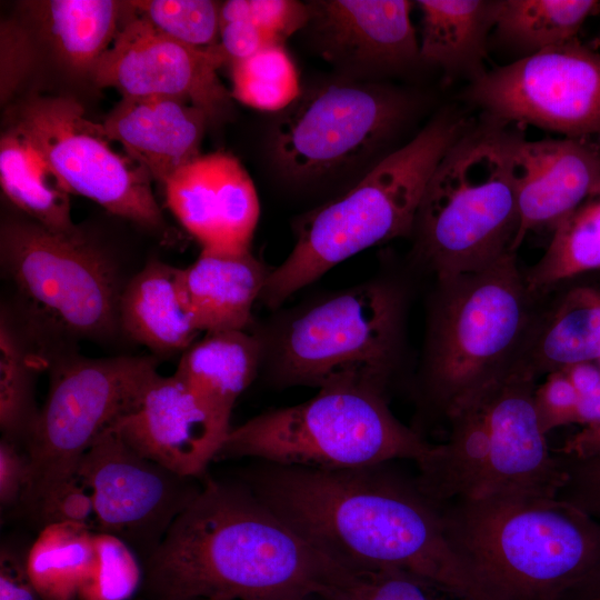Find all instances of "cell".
Instances as JSON below:
<instances>
[{"label":"cell","instance_id":"cell-41","mask_svg":"<svg viewBox=\"0 0 600 600\" xmlns=\"http://www.w3.org/2000/svg\"><path fill=\"white\" fill-rule=\"evenodd\" d=\"M560 458L564 478L557 497L600 522V456Z\"/></svg>","mask_w":600,"mask_h":600},{"label":"cell","instance_id":"cell-4","mask_svg":"<svg viewBox=\"0 0 600 600\" xmlns=\"http://www.w3.org/2000/svg\"><path fill=\"white\" fill-rule=\"evenodd\" d=\"M520 127L481 118L446 152L421 199L412 258L434 281L480 271L513 252L519 229Z\"/></svg>","mask_w":600,"mask_h":600},{"label":"cell","instance_id":"cell-15","mask_svg":"<svg viewBox=\"0 0 600 600\" xmlns=\"http://www.w3.org/2000/svg\"><path fill=\"white\" fill-rule=\"evenodd\" d=\"M77 476L91 492L96 531L122 539L142 562L203 484L142 457L113 428L86 451Z\"/></svg>","mask_w":600,"mask_h":600},{"label":"cell","instance_id":"cell-29","mask_svg":"<svg viewBox=\"0 0 600 600\" xmlns=\"http://www.w3.org/2000/svg\"><path fill=\"white\" fill-rule=\"evenodd\" d=\"M599 12L597 0H498L492 37L520 60L578 39L587 19Z\"/></svg>","mask_w":600,"mask_h":600},{"label":"cell","instance_id":"cell-22","mask_svg":"<svg viewBox=\"0 0 600 600\" xmlns=\"http://www.w3.org/2000/svg\"><path fill=\"white\" fill-rule=\"evenodd\" d=\"M208 116L187 100L172 97H122L102 124L153 180L164 184L200 156Z\"/></svg>","mask_w":600,"mask_h":600},{"label":"cell","instance_id":"cell-12","mask_svg":"<svg viewBox=\"0 0 600 600\" xmlns=\"http://www.w3.org/2000/svg\"><path fill=\"white\" fill-rule=\"evenodd\" d=\"M11 128L37 149L69 193L144 228L163 229L151 176L111 147L103 124L91 121L76 99L31 94L14 107Z\"/></svg>","mask_w":600,"mask_h":600},{"label":"cell","instance_id":"cell-30","mask_svg":"<svg viewBox=\"0 0 600 600\" xmlns=\"http://www.w3.org/2000/svg\"><path fill=\"white\" fill-rule=\"evenodd\" d=\"M94 532L91 527L67 522L40 528L26 562L43 600H79L94 563Z\"/></svg>","mask_w":600,"mask_h":600},{"label":"cell","instance_id":"cell-26","mask_svg":"<svg viewBox=\"0 0 600 600\" xmlns=\"http://www.w3.org/2000/svg\"><path fill=\"white\" fill-rule=\"evenodd\" d=\"M39 33L61 64L90 76L118 36L128 1L46 0L24 2Z\"/></svg>","mask_w":600,"mask_h":600},{"label":"cell","instance_id":"cell-42","mask_svg":"<svg viewBox=\"0 0 600 600\" xmlns=\"http://www.w3.org/2000/svg\"><path fill=\"white\" fill-rule=\"evenodd\" d=\"M282 42L269 31L248 20H233L220 24L219 46L232 62L244 60Z\"/></svg>","mask_w":600,"mask_h":600},{"label":"cell","instance_id":"cell-19","mask_svg":"<svg viewBox=\"0 0 600 600\" xmlns=\"http://www.w3.org/2000/svg\"><path fill=\"white\" fill-rule=\"evenodd\" d=\"M309 22L320 53L348 70L398 74L420 61L411 1H311Z\"/></svg>","mask_w":600,"mask_h":600},{"label":"cell","instance_id":"cell-7","mask_svg":"<svg viewBox=\"0 0 600 600\" xmlns=\"http://www.w3.org/2000/svg\"><path fill=\"white\" fill-rule=\"evenodd\" d=\"M536 303L516 253L477 272L434 281L419 399L443 420L507 370Z\"/></svg>","mask_w":600,"mask_h":600},{"label":"cell","instance_id":"cell-36","mask_svg":"<svg viewBox=\"0 0 600 600\" xmlns=\"http://www.w3.org/2000/svg\"><path fill=\"white\" fill-rule=\"evenodd\" d=\"M248 20L272 33L281 42L309 22V8L293 0H229L221 4L220 24Z\"/></svg>","mask_w":600,"mask_h":600},{"label":"cell","instance_id":"cell-6","mask_svg":"<svg viewBox=\"0 0 600 600\" xmlns=\"http://www.w3.org/2000/svg\"><path fill=\"white\" fill-rule=\"evenodd\" d=\"M537 381L504 372L447 416L448 436L417 461L416 483L436 504L500 496H557L560 456L534 409Z\"/></svg>","mask_w":600,"mask_h":600},{"label":"cell","instance_id":"cell-38","mask_svg":"<svg viewBox=\"0 0 600 600\" xmlns=\"http://www.w3.org/2000/svg\"><path fill=\"white\" fill-rule=\"evenodd\" d=\"M27 510L40 528L62 522L96 527L91 492L78 476L49 488Z\"/></svg>","mask_w":600,"mask_h":600},{"label":"cell","instance_id":"cell-2","mask_svg":"<svg viewBox=\"0 0 600 600\" xmlns=\"http://www.w3.org/2000/svg\"><path fill=\"white\" fill-rule=\"evenodd\" d=\"M142 567L149 600H351L357 582L248 484L213 479Z\"/></svg>","mask_w":600,"mask_h":600},{"label":"cell","instance_id":"cell-39","mask_svg":"<svg viewBox=\"0 0 600 600\" xmlns=\"http://www.w3.org/2000/svg\"><path fill=\"white\" fill-rule=\"evenodd\" d=\"M534 409L544 434L556 428L577 424L579 394L564 370L553 371L537 384Z\"/></svg>","mask_w":600,"mask_h":600},{"label":"cell","instance_id":"cell-43","mask_svg":"<svg viewBox=\"0 0 600 600\" xmlns=\"http://www.w3.org/2000/svg\"><path fill=\"white\" fill-rule=\"evenodd\" d=\"M30 481V461L17 442L2 437L0 441V504L21 506Z\"/></svg>","mask_w":600,"mask_h":600},{"label":"cell","instance_id":"cell-13","mask_svg":"<svg viewBox=\"0 0 600 600\" xmlns=\"http://www.w3.org/2000/svg\"><path fill=\"white\" fill-rule=\"evenodd\" d=\"M1 263L21 296L67 333L102 338L119 329L116 271L84 234L8 221L1 228Z\"/></svg>","mask_w":600,"mask_h":600},{"label":"cell","instance_id":"cell-11","mask_svg":"<svg viewBox=\"0 0 600 600\" xmlns=\"http://www.w3.org/2000/svg\"><path fill=\"white\" fill-rule=\"evenodd\" d=\"M157 374L151 356H76L56 363L26 442L30 481L21 506L28 509L56 483L77 477L86 451L132 409Z\"/></svg>","mask_w":600,"mask_h":600},{"label":"cell","instance_id":"cell-20","mask_svg":"<svg viewBox=\"0 0 600 600\" xmlns=\"http://www.w3.org/2000/svg\"><path fill=\"white\" fill-rule=\"evenodd\" d=\"M582 362L600 363V272L536 294L531 317L504 372L537 381Z\"/></svg>","mask_w":600,"mask_h":600},{"label":"cell","instance_id":"cell-17","mask_svg":"<svg viewBox=\"0 0 600 600\" xmlns=\"http://www.w3.org/2000/svg\"><path fill=\"white\" fill-rule=\"evenodd\" d=\"M112 428L142 457L181 477L198 479L217 460L232 429L230 419L181 379L159 373Z\"/></svg>","mask_w":600,"mask_h":600},{"label":"cell","instance_id":"cell-18","mask_svg":"<svg viewBox=\"0 0 600 600\" xmlns=\"http://www.w3.org/2000/svg\"><path fill=\"white\" fill-rule=\"evenodd\" d=\"M163 188L168 208L203 250L250 251L260 206L252 179L234 156L200 154Z\"/></svg>","mask_w":600,"mask_h":600},{"label":"cell","instance_id":"cell-37","mask_svg":"<svg viewBox=\"0 0 600 600\" xmlns=\"http://www.w3.org/2000/svg\"><path fill=\"white\" fill-rule=\"evenodd\" d=\"M352 600H466L402 570L357 573Z\"/></svg>","mask_w":600,"mask_h":600},{"label":"cell","instance_id":"cell-46","mask_svg":"<svg viewBox=\"0 0 600 600\" xmlns=\"http://www.w3.org/2000/svg\"><path fill=\"white\" fill-rule=\"evenodd\" d=\"M577 424L583 428L600 426V382L579 396Z\"/></svg>","mask_w":600,"mask_h":600},{"label":"cell","instance_id":"cell-27","mask_svg":"<svg viewBox=\"0 0 600 600\" xmlns=\"http://www.w3.org/2000/svg\"><path fill=\"white\" fill-rule=\"evenodd\" d=\"M260 337L246 330L207 332L183 354L173 373L227 419L262 363Z\"/></svg>","mask_w":600,"mask_h":600},{"label":"cell","instance_id":"cell-23","mask_svg":"<svg viewBox=\"0 0 600 600\" xmlns=\"http://www.w3.org/2000/svg\"><path fill=\"white\" fill-rule=\"evenodd\" d=\"M269 272L250 251L201 249L193 263L178 271L181 298L197 330H246Z\"/></svg>","mask_w":600,"mask_h":600},{"label":"cell","instance_id":"cell-34","mask_svg":"<svg viewBox=\"0 0 600 600\" xmlns=\"http://www.w3.org/2000/svg\"><path fill=\"white\" fill-rule=\"evenodd\" d=\"M132 11L159 32L194 48L219 43L221 3L211 0L129 1Z\"/></svg>","mask_w":600,"mask_h":600},{"label":"cell","instance_id":"cell-3","mask_svg":"<svg viewBox=\"0 0 600 600\" xmlns=\"http://www.w3.org/2000/svg\"><path fill=\"white\" fill-rule=\"evenodd\" d=\"M437 506L452 549L491 600H559L600 566V522L557 496Z\"/></svg>","mask_w":600,"mask_h":600},{"label":"cell","instance_id":"cell-1","mask_svg":"<svg viewBox=\"0 0 600 600\" xmlns=\"http://www.w3.org/2000/svg\"><path fill=\"white\" fill-rule=\"evenodd\" d=\"M388 463L317 469L262 462L246 484L353 573L402 570L466 600H491L452 549L439 507Z\"/></svg>","mask_w":600,"mask_h":600},{"label":"cell","instance_id":"cell-40","mask_svg":"<svg viewBox=\"0 0 600 600\" xmlns=\"http://www.w3.org/2000/svg\"><path fill=\"white\" fill-rule=\"evenodd\" d=\"M36 56L31 31L17 21L1 23V102H6L30 72Z\"/></svg>","mask_w":600,"mask_h":600},{"label":"cell","instance_id":"cell-5","mask_svg":"<svg viewBox=\"0 0 600 600\" xmlns=\"http://www.w3.org/2000/svg\"><path fill=\"white\" fill-rule=\"evenodd\" d=\"M473 122L446 108L402 147L381 158L350 190L307 213L287 259L269 272L260 300L276 309L341 261L411 236L438 163Z\"/></svg>","mask_w":600,"mask_h":600},{"label":"cell","instance_id":"cell-31","mask_svg":"<svg viewBox=\"0 0 600 600\" xmlns=\"http://www.w3.org/2000/svg\"><path fill=\"white\" fill-rule=\"evenodd\" d=\"M600 272V181L552 231L543 256L523 271L530 292Z\"/></svg>","mask_w":600,"mask_h":600},{"label":"cell","instance_id":"cell-45","mask_svg":"<svg viewBox=\"0 0 600 600\" xmlns=\"http://www.w3.org/2000/svg\"><path fill=\"white\" fill-rule=\"evenodd\" d=\"M561 451V454L577 459L600 456V426L582 428Z\"/></svg>","mask_w":600,"mask_h":600},{"label":"cell","instance_id":"cell-35","mask_svg":"<svg viewBox=\"0 0 600 600\" xmlns=\"http://www.w3.org/2000/svg\"><path fill=\"white\" fill-rule=\"evenodd\" d=\"M96 558L79 600H127L143 581L142 561L122 539L94 532Z\"/></svg>","mask_w":600,"mask_h":600},{"label":"cell","instance_id":"cell-33","mask_svg":"<svg viewBox=\"0 0 600 600\" xmlns=\"http://www.w3.org/2000/svg\"><path fill=\"white\" fill-rule=\"evenodd\" d=\"M231 97L261 111H283L301 93L298 71L282 44L231 63Z\"/></svg>","mask_w":600,"mask_h":600},{"label":"cell","instance_id":"cell-25","mask_svg":"<svg viewBox=\"0 0 600 600\" xmlns=\"http://www.w3.org/2000/svg\"><path fill=\"white\" fill-rule=\"evenodd\" d=\"M178 271L152 260L121 290L119 329L153 351H184L200 332L182 301Z\"/></svg>","mask_w":600,"mask_h":600},{"label":"cell","instance_id":"cell-16","mask_svg":"<svg viewBox=\"0 0 600 600\" xmlns=\"http://www.w3.org/2000/svg\"><path fill=\"white\" fill-rule=\"evenodd\" d=\"M227 61L219 43L203 49L181 43L132 11L89 77L96 86L113 88L127 98L187 100L209 120H218L231 107V93L218 77Z\"/></svg>","mask_w":600,"mask_h":600},{"label":"cell","instance_id":"cell-32","mask_svg":"<svg viewBox=\"0 0 600 600\" xmlns=\"http://www.w3.org/2000/svg\"><path fill=\"white\" fill-rule=\"evenodd\" d=\"M26 336L2 310L0 317V429L13 442L28 441L39 411L33 397V372Z\"/></svg>","mask_w":600,"mask_h":600},{"label":"cell","instance_id":"cell-24","mask_svg":"<svg viewBox=\"0 0 600 600\" xmlns=\"http://www.w3.org/2000/svg\"><path fill=\"white\" fill-rule=\"evenodd\" d=\"M420 61L438 67L450 81L470 83L488 70L489 36L498 0H421Z\"/></svg>","mask_w":600,"mask_h":600},{"label":"cell","instance_id":"cell-21","mask_svg":"<svg viewBox=\"0 0 600 600\" xmlns=\"http://www.w3.org/2000/svg\"><path fill=\"white\" fill-rule=\"evenodd\" d=\"M519 229L513 252L530 231L551 232L600 181V143L563 138L520 142L517 154Z\"/></svg>","mask_w":600,"mask_h":600},{"label":"cell","instance_id":"cell-49","mask_svg":"<svg viewBox=\"0 0 600 600\" xmlns=\"http://www.w3.org/2000/svg\"><path fill=\"white\" fill-rule=\"evenodd\" d=\"M600 13V12H599Z\"/></svg>","mask_w":600,"mask_h":600},{"label":"cell","instance_id":"cell-8","mask_svg":"<svg viewBox=\"0 0 600 600\" xmlns=\"http://www.w3.org/2000/svg\"><path fill=\"white\" fill-rule=\"evenodd\" d=\"M408 289L374 279L284 316L262 341L281 387L368 384L387 390L406 348Z\"/></svg>","mask_w":600,"mask_h":600},{"label":"cell","instance_id":"cell-10","mask_svg":"<svg viewBox=\"0 0 600 600\" xmlns=\"http://www.w3.org/2000/svg\"><path fill=\"white\" fill-rule=\"evenodd\" d=\"M419 106L413 93L391 86L356 81L313 86L277 118L273 161L292 181L328 178L390 143Z\"/></svg>","mask_w":600,"mask_h":600},{"label":"cell","instance_id":"cell-9","mask_svg":"<svg viewBox=\"0 0 600 600\" xmlns=\"http://www.w3.org/2000/svg\"><path fill=\"white\" fill-rule=\"evenodd\" d=\"M391 412L386 391L336 383L296 406L268 410L229 432L218 457L266 463L349 469L399 459L419 461L432 449Z\"/></svg>","mask_w":600,"mask_h":600},{"label":"cell","instance_id":"cell-14","mask_svg":"<svg viewBox=\"0 0 600 600\" xmlns=\"http://www.w3.org/2000/svg\"><path fill=\"white\" fill-rule=\"evenodd\" d=\"M461 99L494 122L600 138V52L574 39L488 70Z\"/></svg>","mask_w":600,"mask_h":600},{"label":"cell","instance_id":"cell-44","mask_svg":"<svg viewBox=\"0 0 600 600\" xmlns=\"http://www.w3.org/2000/svg\"><path fill=\"white\" fill-rule=\"evenodd\" d=\"M26 554L10 547L0 551V600H43L29 576Z\"/></svg>","mask_w":600,"mask_h":600},{"label":"cell","instance_id":"cell-47","mask_svg":"<svg viewBox=\"0 0 600 600\" xmlns=\"http://www.w3.org/2000/svg\"><path fill=\"white\" fill-rule=\"evenodd\" d=\"M576 590L582 600H600V566Z\"/></svg>","mask_w":600,"mask_h":600},{"label":"cell","instance_id":"cell-48","mask_svg":"<svg viewBox=\"0 0 600 600\" xmlns=\"http://www.w3.org/2000/svg\"><path fill=\"white\" fill-rule=\"evenodd\" d=\"M196 600H209V599H196Z\"/></svg>","mask_w":600,"mask_h":600},{"label":"cell","instance_id":"cell-28","mask_svg":"<svg viewBox=\"0 0 600 600\" xmlns=\"http://www.w3.org/2000/svg\"><path fill=\"white\" fill-rule=\"evenodd\" d=\"M0 183L31 221L59 234L83 233L73 223L70 193L37 149L10 127L0 140Z\"/></svg>","mask_w":600,"mask_h":600}]
</instances>
